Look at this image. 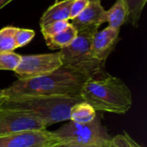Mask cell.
<instances>
[{
    "label": "cell",
    "instance_id": "1",
    "mask_svg": "<svg viewBox=\"0 0 147 147\" xmlns=\"http://www.w3.org/2000/svg\"><path fill=\"white\" fill-rule=\"evenodd\" d=\"M86 76L65 66L54 71L34 78L17 79L3 90L4 99L35 96H69L79 97Z\"/></svg>",
    "mask_w": 147,
    "mask_h": 147
},
{
    "label": "cell",
    "instance_id": "2",
    "mask_svg": "<svg viewBox=\"0 0 147 147\" xmlns=\"http://www.w3.org/2000/svg\"><path fill=\"white\" fill-rule=\"evenodd\" d=\"M80 98L96 111L117 115L126 114L133 105L132 92L127 85L108 73L99 78H89L82 87Z\"/></svg>",
    "mask_w": 147,
    "mask_h": 147
},
{
    "label": "cell",
    "instance_id": "3",
    "mask_svg": "<svg viewBox=\"0 0 147 147\" xmlns=\"http://www.w3.org/2000/svg\"><path fill=\"white\" fill-rule=\"evenodd\" d=\"M81 101L79 97L69 96L20 97L5 99L0 108L28 112L40 118L48 127L68 121L71 107Z\"/></svg>",
    "mask_w": 147,
    "mask_h": 147
},
{
    "label": "cell",
    "instance_id": "4",
    "mask_svg": "<svg viewBox=\"0 0 147 147\" xmlns=\"http://www.w3.org/2000/svg\"><path fill=\"white\" fill-rule=\"evenodd\" d=\"M98 26H90L78 31L75 40L66 47L60 49L62 65L84 74L89 78H99L107 74L104 71L105 62L93 58L90 51L94 34Z\"/></svg>",
    "mask_w": 147,
    "mask_h": 147
},
{
    "label": "cell",
    "instance_id": "5",
    "mask_svg": "<svg viewBox=\"0 0 147 147\" xmlns=\"http://www.w3.org/2000/svg\"><path fill=\"white\" fill-rule=\"evenodd\" d=\"M59 143L78 145H105L110 137L106 127L102 124L101 118L96 117L89 123L70 121L59 129L52 132Z\"/></svg>",
    "mask_w": 147,
    "mask_h": 147
},
{
    "label": "cell",
    "instance_id": "6",
    "mask_svg": "<svg viewBox=\"0 0 147 147\" xmlns=\"http://www.w3.org/2000/svg\"><path fill=\"white\" fill-rule=\"evenodd\" d=\"M62 66L59 52L35 55H22L14 71L18 79H28L49 74Z\"/></svg>",
    "mask_w": 147,
    "mask_h": 147
},
{
    "label": "cell",
    "instance_id": "7",
    "mask_svg": "<svg viewBox=\"0 0 147 147\" xmlns=\"http://www.w3.org/2000/svg\"><path fill=\"white\" fill-rule=\"evenodd\" d=\"M47 127L37 116L16 109L0 108V137L26 131H40Z\"/></svg>",
    "mask_w": 147,
    "mask_h": 147
},
{
    "label": "cell",
    "instance_id": "8",
    "mask_svg": "<svg viewBox=\"0 0 147 147\" xmlns=\"http://www.w3.org/2000/svg\"><path fill=\"white\" fill-rule=\"evenodd\" d=\"M59 141L46 129L26 131L0 137V147H53Z\"/></svg>",
    "mask_w": 147,
    "mask_h": 147
},
{
    "label": "cell",
    "instance_id": "9",
    "mask_svg": "<svg viewBox=\"0 0 147 147\" xmlns=\"http://www.w3.org/2000/svg\"><path fill=\"white\" fill-rule=\"evenodd\" d=\"M120 29L107 27L102 31H97L92 39L90 51L93 58L106 62L109 54L114 51L120 40Z\"/></svg>",
    "mask_w": 147,
    "mask_h": 147
},
{
    "label": "cell",
    "instance_id": "10",
    "mask_svg": "<svg viewBox=\"0 0 147 147\" xmlns=\"http://www.w3.org/2000/svg\"><path fill=\"white\" fill-rule=\"evenodd\" d=\"M105 22H107L106 10L101 3H90L78 16L71 20V24L79 31L90 26L100 27Z\"/></svg>",
    "mask_w": 147,
    "mask_h": 147
},
{
    "label": "cell",
    "instance_id": "11",
    "mask_svg": "<svg viewBox=\"0 0 147 147\" xmlns=\"http://www.w3.org/2000/svg\"><path fill=\"white\" fill-rule=\"evenodd\" d=\"M72 2L73 0H63L50 6L44 12L40 20V28H43L58 21L70 20V11Z\"/></svg>",
    "mask_w": 147,
    "mask_h": 147
},
{
    "label": "cell",
    "instance_id": "12",
    "mask_svg": "<svg viewBox=\"0 0 147 147\" xmlns=\"http://www.w3.org/2000/svg\"><path fill=\"white\" fill-rule=\"evenodd\" d=\"M77 35L78 30L72 26L71 23H69L64 30L52 37L46 38L45 40L47 46L51 50L62 49L68 47L75 40Z\"/></svg>",
    "mask_w": 147,
    "mask_h": 147
},
{
    "label": "cell",
    "instance_id": "13",
    "mask_svg": "<svg viewBox=\"0 0 147 147\" xmlns=\"http://www.w3.org/2000/svg\"><path fill=\"white\" fill-rule=\"evenodd\" d=\"M96 111L89 103L81 101L73 105L70 110L69 120L77 123H89L96 117Z\"/></svg>",
    "mask_w": 147,
    "mask_h": 147
},
{
    "label": "cell",
    "instance_id": "14",
    "mask_svg": "<svg viewBox=\"0 0 147 147\" xmlns=\"http://www.w3.org/2000/svg\"><path fill=\"white\" fill-rule=\"evenodd\" d=\"M127 13L125 4L121 0H116L115 4L106 11V21L109 23V27L120 29V28L127 22Z\"/></svg>",
    "mask_w": 147,
    "mask_h": 147
},
{
    "label": "cell",
    "instance_id": "15",
    "mask_svg": "<svg viewBox=\"0 0 147 147\" xmlns=\"http://www.w3.org/2000/svg\"><path fill=\"white\" fill-rule=\"evenodd\" d=\"M125 4L127 17V22L131 23L134 27H138L142 10L146 5V0H121Z\"/></svg>",
    "mask_w": 147,
    "mask_h": 147
},
{
    "label": "cell",
    "instance_id": "16",
    "mask_svg": "<svg viewBox=\"0 0 147 147\" xmlns=\"http://www.w3.org/2000/svg\"><path fill=\"white\" fill-rule=\"evenodd\" d=\"M17 28L16 27L7 26L0 30V53L13 52L16 49L15 34Z\"/></svg>",
    "mask_w": 147,
    "mask_h": 147
},
{
    "label": "cell",
    "instance_id": "17",
    "mask_svg": "<svg viewBox=\"0 0 147 147\" xmlns=\"http://www.w3.org/2000/svg\"><path fill=\"white\" fill-rule=\"evenodd\" d=\"M22 55L14 52L0 53V71H14L21 61Z\"/></svg>",
    "mask_w": 147,
    "mask_h": 147
},
{
    "label": "cell",
    "instance_id": "18",
    "mask_svg": "<svg viewBox=\"0 0 147 147\" xmlns=\"http://www.w3.org/2000/svg\"><path fill=\"white\" fill-rule=\"evenodd\" d=\"M109 146V147H141L130 137L127 133L118 134L111 138Z\"/></svg>",
    "mask_w": 147,
    "mask_h": 147
},
{
    "label": "cell",
    "instance_id": "19",
    "mask_svg": "<svg viewBox=\"0 0 147 147\" xmlns=\"http://www.w3.org/2000/svg\"><path fill=\"white\" fill-rule=\"evenodd\" d=\"M35 32L32 29L27 28H17L15 34V40L16 44V48L24 47L28 45L34 37Z\"/></svg>",
    "mask_w": 147,
    "mask_h": 147
},
{
    "label": "cell",
    "instance_id": "20",
    "mask_svg": "<svg viewBox=\"0 0 147 147\" xmlns=\"http://www.w3.org/2000/svg\"><path fill=\"white\" fill-rule=\"evenodd\" d=\"M68 24H69L68 21H58L41 28V33L45 39L49 38L64 30L68 26Z\"/></svg>",
    "mask_w": 147,
    "mask_h": 147
},
{
    "label": "cell",
    "instance_id": "21",
    "mask_svg": "<svg viewBox=\"0 0 147 147\" xmlns=\"http://www.w3.org/2000/svg\"><path fill=\"white\" fill-rule=\"evenodd\" d=\"M90 3L88 0H73L70 11V20L78 16Z\"/></svg>",
    "mask_w": 147,
    "mask_h": 147
},
{
    "label": "cell",
    "instance_id": "22",
    "mask_svg": "<svg viewBox=\"0 0 147 147\" xmlns=\"http://www.w3.org/2000/svg\"><path fill=\"white\" fill-rule=\"evenodd\" d=\"M53 147H109V144H105V145H78V144L59 143Z\"/></svg>",
    "mask_w": 147,
    "mask_h": 147
},
{
    "label": "cell",
    "instance_id": "23",
    "mask_svg": "<svg viewBox=\"0 0 147 147\" xmlns=\"http://www.w3.org/2000/svg\"><path fill=\"white\" fill-rule=\"evenodd\" d=\"M13 0H0V9H3L4 6H6L8 3H9Z\"/></svg>",
    "mask_w": 147,
    "mask_h": 147
},
{
    "label": "cell",
    "instance_id": "24",
    "mask_svg": "<svg viewBox=\"0 0 147 147\" xmlns=\"http://www.w3.org/2000/svg\"><path fill=\"white\" fill-rule=\"evenodd\" d=\"M90 3H101L102 0H88Z\"/></svg>",
    "mask_w": 147,
    "mask_h": 147
},
{
    "label": "cell",
    "instance_id": "25",
    "mask_svg": "<svg viewBox=\"0 0 147 147\" xmlns=\"http://www.w3.org/2000/svg\"><path fill=\"white\" fill-rule=\"evenodd\" d=\"M4 100H5V99H4V97H3V96H1V97H0V106H1V104L3 102V101H4Z\"/></svg>",
    "mask_w": 147,
    "mask_h": 147
},
{
    "label": "cell",
    "instance_id": "26",
    "mask_svg": "<svg viewBox=\"0 0 147 147\" xmlns=\"http://www.w3.org/2000/svg\"><path fill=\"white\" fill-rule=\"evenodd\" d=\"M3 96V90H0V97Z\"/></svg>",
    "mask_w": 147,
    "mask_h": 147
},
{
    "label": "cell",
    "instance_id": "27",
    "mask_svg": "<svg viewBox=\"0 0 147 147\" xmlns=\"http://www.w3.org/2000/svg\"><path fill=\"white\" fill-rule=\"evenodd\" d=\"M59 2V0H55V3H58Z\"/></svg>",
    "mask_w": 147,
    "mask_h": 147
}]
</instances>
